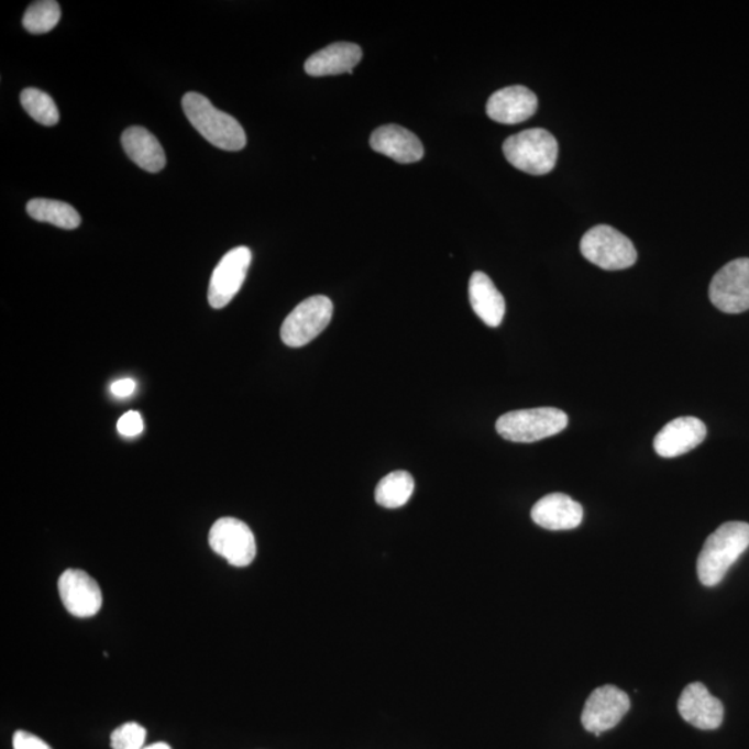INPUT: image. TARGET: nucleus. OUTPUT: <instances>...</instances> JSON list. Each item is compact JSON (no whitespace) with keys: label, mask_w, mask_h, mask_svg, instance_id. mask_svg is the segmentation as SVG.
<instances>
[{"label":"nucleus","mask_w":749,"mask_h":749,"mask_svg":"<svg viewBox=\"0 0 749 749\" xmlns=\"http://www.w3.org/2000/svg\"><path fill=\"white\" fill-rule=\"evenodd\" d=\"M749 547V524L726 522L706 539L698 557L697 572L701 583L714 587L724 581Z\"/></svg>","instance_id":"f257e3e1"},{"label":"nucleus","mask_w":749,"mask_h":749,"mask_svg":"<svg viewBox=\"0 0 749 749\" xmlns=\"http://www.w3.org/2000/svg\"><path fill=\"white\" fill-rule=\"evenodd\" d=\"M183 109L194 129L207 142L222 151L238 152L246 146V134L232 115L218 110L203 95L188 92Z\"/></svg>","instance_id":"f03ea898"},{"label":"nucleus","mask_w":749,"mask_h":749,"mask_svg":"<svg viewBox=\"0 0 749 749\" xmlns=\"http://www.w3.org/2000/svg\"><path fill=\"white\" fill-rule=\"evenodd\" d=\"M566 427V414L554 407L507 412L496 423L498 434L514 443L539 442L561 433Z\"/></svg>","instance_id":"7ed1b4c3"},{"label":"nucleus","mask_w":749,"mask_h":749,"mask_svg":"<svg viewBox=\"0 0 749 749\" xmlns=\"http://www.w3.org/2000/svg\"><path fill=\"white\" fill-rule=\"evenodd\" d=\"M504 156L515 168L530 175H546L554 169L558 143L549 131L532 129L509 136L503 145Z\"/></svg>","instance_id":"20e7f679"},{"label":"nucleus","mask_w":749,"mask_h":749,"mask_svg":"<svg viewBox=\"0 0 749 749\" xmlns=\"http://www.w3.org/2000/svg\"><path fill=\"white\" fill-rule=\"evenodd\" d=\"M581 252L587 262L607 271L629 268L637 260L630 239L609 225H597L584 233Z\"/></svg>","instance_id":"39448f33"},{"label":"nucleus","mask_w":749,"mask_h":749,"mask_svg":"<svg viewBox=\"0 0 749 749\" xmlns=\"http://www.w3.org/2000/svg\"><path fill=\"white\" fill-rule=\"evenodd\" d=\"M333 302L329 297H308L290 312L280 328V338L286 346L302 348L323 332L331 322Z\"/></svg>","instance_id":"423d86ee"},{"label":"nucleus","mask_w":749,"mask_h":749,"mask_svg":"<svg viewBox=\"0 0 749 749\" xmlns=\"http://www.w3.org/2000/svg\"><path fill=\"white\" fill-rule=\"evenodd\" d=\"M709 299L726 315L749 310V258L733 260L717 271L709 286Z\"/></svg>","instance_id":"0eeeda50"},{"label":"nucleus","mask_w":749,"mask_h":749,"mask_svg":"<svg viewBox=\"0 0 749 749\" xmlns=\"http://www.w3.org/2000/svg\"><path fill=\"white\" fill-rule=\"evenodd\" d=\"M209 543L216 554L233 566H247L257 554L252 529L236 518L218 519L210 529Z\"/></svg>","instance_id":"6e6552de"},{"label":"nucleus","mask_w":749,"mask_h":749,"mask_svg":"<svg viewBox=\"0 0 749 749\" xmlns=\"http://www.w3.org/2000/svg\"><path fill=\"white\" fill-rule=\"evenodd\" d=\"M630 709V698L615 685H603L594 690L584 704L582 725L593 735L614 729Z\"/></svg>","instance_id":"1a4fd4ad"},{"label":"nucleus","mask_w":749,"mask_h":749,"mask_svg":"<svg viewBox=\"0 0 749 749\" xmlns=\"http://www.w3.org/2000/svg\"><path fill=\"white\" fill-rule=\"evenodd\" d=\"M252 264V252L246 246L230 250L211 275L209 302L212 308H224L241 290Z\"/></svg>","instance_id":"9d476101"},{"label":"nucleus","mask_w":749,"mask_h":749,"mask_svg":"<svg viewBox=\"0 0 749 749\" xmlns=\"http://www.w3.org/2000/svg\"><path fill=\"white\" fill-rule=\"evenodd\" d=\"M58 593L68 613L77 618H90L102 608V590L87 572L67 570L58 579Z\"/></svg>","instance_id":"9b49d317"},{"label":"nucleus","mask_w":749,"mask_h":749,"mask_svg":"<svg viewBox=\"0 0 749 749\" xmlns=\"http://www.w3.org/2000/svg\"><path fill=\"white\" fill-rule=\"evenodd\" d=\"M678 708L680 716L700 730H716L724 724V704L703 683L689 684L680 695Z\"/></svg>","instance_id":"f8f14e48"},{"label":"nucleus","mask_w":749,"mask_h":749,"mask_svg":"<svg viewBox=\"0 0 749 749\" xmlns=\"http://www.w3.org/2000/svg\"><path fill=\"white\" fill-rule=\"evenodd\" d=\"M705 423L695 417L673 419L653 439V449L663 459H674L698 448L706 438Z\"/></svg>","instance_id":"ddd939ff"},{"label":"nucleus","mask_w":749,"mask_h":749,"mask_svg":"<svg viewBox=\"0 0 749 749\" xmlns=\"http://www.w3.org/2000/svg\"><path fill=\"white\" fill-rule=\"evenodd\" d=\"M538 97L526 87L515 85L497 90L488 99L486 111L499 124H519L538 111Z\"/></svg>","instance_id":"4468645a"},{"label":"nucleus","mask_w":749,"mask_h":749,"mask_svg":"<svg viewBox=\"0 0 749 749\" xmlns=\"http://www.w3.org/2000/svg\"><path fill=\"white\" fill-rule=\"evenodd\" d=\"M533 522L547 530L576 529L583 520V507L566 494L552 493L532 508Z\"/></svg>","instance_id":"2eb2a0df"},{"label":"nucleus","mask_w":749,"mask_h":749,"mask_svg":"<svg viewBox=\"0 0 749 749\" xmlns=\"http://www.w3.org/2000/svg\"><path fill=\"white\" fill-rule=\"evenodd\" d=\"M371 147L401 164L421 161L423 146L417 135L400 125H384L371 135Z\"/></svg>","instance_id":"dca6fc26"},{"label":"nucleus","mask_w":749,"mask_h":749,"mask_svg":"<svg viewBox=\"0 0 749 749\" xmlns=\"http://www.w3.org/2000/svg\"><path fill=\"white\" fill-rule=\"evenodd\" d=\"M363 58V49L350 42H338L307 58L305 70L311 77L339 76L353 71Z\"/></svg>","instance_id":"f3484780"},{"label":"nucleus","mask_w":749,"mask_h":749,"mask_svg":"<svg viewBox=\"0 0 749 749\" xmlns=\"http://www.w3.org/2000/svg\"><path fill=\"white\" fill-rule=\"evenodd\" d=\"M122 147L132 162L147 173H158L166 167L167 158L157 137L143 126H131L122 132Z\"/></svg>","instance_id":"a211bd4d"},{"label":"nucleus","mask_w":749,"mask_h":749,"mask_svg":"<svg viewBox=\"0 0 749 749\" xmlns=\"http://www.w3.org/2000/svg\"><path fill=\"white\" fill-rule=\"evenodd\" d=\"M470 301L472 310L487 327L502 326L506 316V300L493 280L485 273L476 271L470 280Z\"/></svg>","instance_id":"6ab92c4d"},{"label":"nucleus","mask_w":749,"mask_h":749,"mask_svg":"<svg viewBox=\"0 0 749 749\" xmlns=\"http://www.w3.org/2000/svg\"><path fill=\"white\" fill-rule=\"evenodd\" d=\"M26 212L35 221L49 222L62 230H76L81 225L79 212L65 201L33 199L26 205Z\"/></svg>","instance_id":"aec40b11"},{"label":"nucleus","mask_w":749,"mask_h":749,"mask_svg":"<svg viewBox=\"0 0 749 749\" xmlns=\"http://www.w3.org/2000/svg\"><path fill=\"white\" fill-rule=\"evenodd\" d=\"M414 488H416V482L408 472L395 471L378 483L375 499L382 507L400 508L410 502Z\"/></svg>","instance_id":"412c9836"},{"label":"nucleus","mask_w":749,"mask_h":749,"mask_svg":"<svg viewBox=\"0 0 749 749\" xmlns=\"http://www.w3.org/2000/svg\"><path fill=\"white\" fill-rule=\"evenodd\" d=\"M62 18L60 4L56 0H41L25 10L23 25L31 34L49 33Z\"/></svg>","instance_id":"4be33fe9"},{"label":"nucleus","mask_w":749,"mask_h":749,"mask_svg":"<svg viewBox=\"0 0 749 749\" xmlns=\"http://www.w3.org/2000/svg\"><path fill=\"white\" fill-rule=\"evenodd\" d=\"M20 102L26 113L42 125L53 126L60 120L55 100L40 89H24L20 95Z\"/></svg>","instance_id":"5701e85b"},{"label":"nucleus","mask_w":749,"mask_h":749,"mask_svg":"<svg viewBox=\"0 0 749 749\" xmlns=\"http://www.w3.org/2000/svg\"><path fill=\"white\" fill-rule=\"evenodd\" d=\"M146 740L145 727L134 724H125L111 733L110 741L113 749H142Z\"/></svg>","instance_id":"b1692460"},{"label":"nucleus","mask_w":749,"mask_h":749,"mask_svg":"<svg viewBox=\"0 0 749 749\" xmlns=\"http://www.w3.org/2000/svg\"><path fill=\"white\" fill-rule=\"evenodd\" d=\"M117 429H119L120 434L125 436V438H135V436L141 434L143 430L141 414L136 411L124 414V416L120 418L119 423H117Z\"/></svg>","instance_id":"393cba45"},{"label":"nucleus","mask_w":749,"mask_h":749,"mask_svg":"<svg viewBox=\"0 0 749 749\" xmlns=\"http://www.w3.org/2000/svg\"><path fill=\"white\" fill-rule=\"evenodd\" d=\"M13 748L14 749H52L44 740L40 737L31 735L29 731H15L13 737Z\"/></svg>","instance_id":"a878e982"},{"label":"nucleus","mask_w":749,"mask_h":749,"mask_svg":"<svg viewBox=\"0 0 749 749\" xmlns=\"http://www.w3.org/2000/svg\"><path fill=\"white\" fill-rule=\"evenodd\" d=\"M135 389H136L135 381L125 378L114 382V384L111 385L110 390L117 397H129L132 395V393L135 392Z\"/></svg>","instance_id":"bb28decb"},{"label":"nucleus","mask_w":749,"mask_h":749,"mask_svg":"<svg viewBox=\"0 0 749 749\" xmlns=\"http://www.w3.org/2000/svg\"><path fill=\"white\" fill-rule=\"evenodd\" d=\"M145 749H172V747H169L166 742H156L151 747H146Z\"/></svg>","instance_id":"cd10ccee"}]
</instances>
